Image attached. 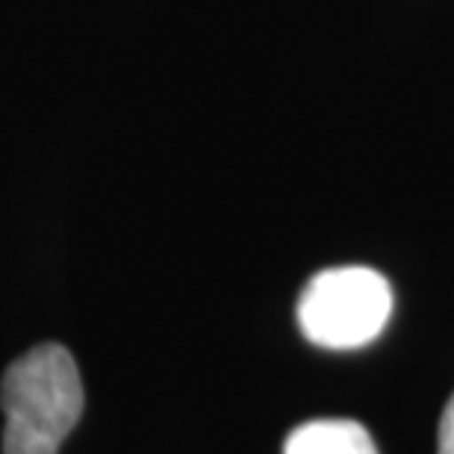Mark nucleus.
Returning <instances> with one entry per match:
<instances>
[{"label":"nucleus","mask_w":454,"mask_h":454,"mask_svg":"<svg viewBox=\"0 0 454 454\" xmlns=\"http://www.w3.org/2000/svg\"><path fill=\"white\" fill-rule=\"evenodd\" d=\"M4 454H57L83 416V380L68 348L35 345L0 380Z\"/></svg>","instance_id":"1"},{"label":"nucleus","mask_w":454,"mask_h":454,"mask_svg":"<svg viewBox=\"0 0 454 454\" xmlns=\"http://www.w3.org/2000/svg\"><path fill=\"white\" fill-rule=\"evenodd\" d=\"M393 313L387 278L366 266L325 269L307 280L298 298V325L313 345L354 351L380 337Z\"/></svg>","instance_id":"2"},{"label":"nucleus","mask_w":454,"mask_h":454,"mask_svg":"<svg viewBox=\"0 0 454 454\" xmlns=\"http://www.w3.org/2000/svg\"><path fill=\"white\" fill-rule=\"evenodd\" d=\"M284 454H378V449L360 422L316 419L289 434Z\"/></svg>","instance_id":"3"},{"label":"nucleus","mask_w":454,"mask_h":454,"mask_svg":"<svg viewBox=\"0 0 454 454\" xmlns=\"http://www.w3.org/2000/svg\"><path fill=\"white\" fill-rule=\"evenodd\" d=\"M440 454H454V395L449 398L440 419Z\"/></svg>","instance_id":"4"}]
</instances>
